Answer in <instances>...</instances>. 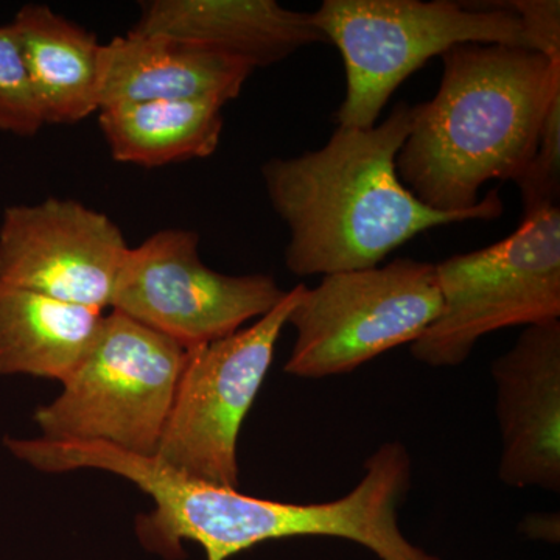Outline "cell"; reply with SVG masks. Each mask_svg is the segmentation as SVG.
<instances>
[{
	"mask_svg": "<svg viewBox=\"0 0 560 560\" xmlns=\"http://www.w3.org/2000/svg\"><path fill=\"white\" fill-rule=\"evenodd\" d=\"M412 114L415 105L399 102L372 128L338 127L319 150L272 158L261 167L272 209L289 228L290 272L305 278L366 270L433 228L503 215L497 189L475 208L441 212L401 184L396 160Z\"/></svg>",
	"mask_w": 560,
	"mask_h": 560,
	"instance_id": "cell-1",
	"label": "cell"
},
{
	"mask_svg": "<svg viewBox=\"0 0 560 560\" xmlns=\"http://www.w3.org/2000/svg\"><path fill=\"white\" fill-rule=\"evenodd\" d=\"M441 58L440 88L415 105L396 168L427 208L464 212L489 180L525 175L560 95V60L501 44H459Z\"/></svg>",
	"mask_w": 560,
	"mask_h": 560,
	"instance_id": "cell-2",
	"label": "cell"
},
{
	"mask_svg": "<svg viewBox=\"0 0 560 560\" xmlns=\"http://www.w3.org/2000/svg\"><path fill=\"white\" fill-rule=\"evenodd\" d=\"M312 14L340 50L346 97L338 127L372 128L397 88L459 44L534 50L521 18L501 2L324 0Z\"/></svg>",
	"mask_w": 560,
	"mask_h": 560,
	"instance_id": "cell-3",
	"label": "cell"
},
{
	"mask_svg": "<svg viewBox=\"0 0 560 560\" xmlns=\"http://www.w3.org/2000/svg\"><path fill=\"white\" fill-rule=\"evenodd\" d=\"M411 486L410 452L399 441L385 442L364 463L359 485L326 503H282L224 486H202L191 501L184 536L208 560H228L265 541L291 537L353 541L381 560H441L400 528V508Z\"/></svg>",
	"mask_w": 560,
	"mask_h": 560,
	"instance_id": "cell-4",
	"label": "cell"
},
{
	"mask_svg": "<svg viewBox=\"0 0 560 560\" xmlns=\"http://www.w3.org/2000/svg\"><path fill=\"white\" fill-rule=\"evenodd\" d=\"M186 353L160 331L110 312L60 396L36 411L40 438L156 455Z\"/></svg>",
	"mask_w": 560,
	"mask_h": 560,
	"instance_id": "cell-5",
	"label": "cell"
},
{
	"mask_svg": "<svg viewBox=\"0 0 560 560\" xmlns=\"http://www.w3.org/2000/svg\"><path fill=\"white\" fill-rule=\"evenodd\" d=\"M440 318L410 345L430 368L469 360L486 335L560 319V208L537 210L510 237L436 265Z\"/></svg>",
	"mask_w": 560,
	"mask_h": 560,
	"instance_id": "cell-6",
	"label": "cell"
},
{
	"mask_svg": "<svg viewBox=\"0 0 560 560\" xmlns=\"http://www.w3.org/2000/svg\"><path fill=\"white\" fill-rule=\"evenodd\" d=\"M441 313L436 265L429 261L396 259L324 276L315 289L302 287L287 320L296 341L283 371L308 381L349 374L412 345Z\"/></svg>",
	"mask_w": 560,
	"mask_h": 560,
	"instance_id": "cell-7",
	"label": "cell"
},
{
	"mask_svg": "<svg viewBox=\"0 0 560 560\" xmlns=\"http://www.w3.org/2000/svg\"><path fill=\"white\" fill-rule=\"evenodd\" d=\"M304 283L246 327L187 350L154 458L198 480L238 489L243 422L270 371L280 334Z\"/></svg>",
	"mask_w": 560,
	"mask_h": 560,
	"instance_id": "cell-8",
	"label": "cell"
},
{
	"mask_svg": "<svg viewBox=\"0 0 560 560\" xmlns=\"http://www.w3.org/2000/svg\"><path fill=\"white\" fill-rule=\"evenodd\" d=\"M189 230H162L128 249L110 308L190 350L259 319L287 291L267 275L228 276L209 268Z\"/></svg>",
	"mask_w": 560,
	"mask_h": 560,
	"instance_id": "cell-9",
	"label": "cell"
},
{
	"mask_svg": "<svg viewBox=\"0 0 560 560\" xmlns=\"http://www.w3.org/2000/svg\"><path fill=\"white\" fill-rule=\"evenodd\" d=\"M128 249L120 228L83 202L10 206L0 221V280L103 312Z\"/></svg>",
	"mask_w": 560,
	"mask_h": 560,
	"instance_id": "cell-10",
	"label": "cell"
},
{
	"mask_svg": "<svg viewBox=\"0 0 560 560\" xmlns=\"http://www.w3.org/2000/svg\"><path fill=\"white\" fill-rule=\"evenodd\" d=\"M501 438L499 478L560 492V319L525 327L490 366Z\"/></svg>",
	"mask_w": 560,
	"mask_h": 560,
	"instance_id": "cell-11",
	"label": "cell"
},
{
	"mask_svg": "<svg viewBox=\"0 0 560 560\" xmlns=\"http://www.w3.org/2000/svg\"><path fill=\"white\" fill-rule=\"evenodd\" d=\"M254 70L246 61L186 40L130 31L103 44L98 106L198 98L230 103Z\"/></svg>",
	"mask_w": 560,
	"mask_h": 560,
	"instance_id": "cell-12",
	"label": "cell"
},
{
	"mask_svg": "<svg viewBox=\"0 0 560 560\" xmlns=\"http://www.w3.org/2000/svg\"><path fill=\"white\" fill-rule=\"evenodd\" d=\"M132 32L171 36L267 68L313 44H326L311 13L275 0H153Z\"/></svg>",
	"mask_w": 560,
	"mask_h": 560,
	"instance_id": "cell-13",
	"label": "cell"
},
{
	"mask_svg": "<svg viewBox=\"0 0 560 560\" xmlns=\"http://www.w3.org/2000/svg\"><path fill=\"white\" fill-rule=\"evenodd\" d=\"M9 25L20 44L44 124H79L101 110L103 44L94 33L40 3L22 7Z\"/></svg>",
	"mask_w": 560,
	"mask_h": 560,
	"instance_id": "cell-14",
	"label": "cell"
},
{
	"mask_svg": "<svg viewBox=\"0 0 560 560\" xmlns=\"http://www.w3.org/2000/svg\"><path fill=\"white\" fill-rule=\"evenodd\" d=\"M105 313L0 280V375L65 382L88 355Z\"/></svg>",
	"mask_w": 560,
	"mask_h": 560,
	"instance_id": "cell-15",
	"label": "cell"
},
{
	"mask_svg": "<svg viewBox=\"0 0 560 560\" xmlns=\"http://www.w3.org/2000/svg\"><path fill=\"white\" fill-rule=\"evenodd\" d=\"M224 105L215 98L125 103L101 109L98 125L114 161L164 167L215 153Z\"/></svg>",
	"mask_w": 560,
	"mask_h": 560,
	"instance_id": "cell-16",
	"label": "cell"
},
{
	"mask_svg": "<svg viewBox=\"0 0 560 560\" xmlns=\"http://www.w3.org/2000/svg\"><path fill=\"white\" fill-rule=\"evenodd\" d=\"M44 125L20 44L10 25L0 27V131L31 138Z\"/></svg>",
	"mask_w": 560,
	"mask_h": 560,
	"instance_id": "cell-17",
	"label": "cell"
},
{
	"mask_svg": "<svg viewBox=\"0 0 560 560\" xmlns=\"http://www.w3.org/2000/svg\"><path fill=\"white\" fill-rule=\"evenodd\" d=\"M525 215L558 208L560 197V95L551 102L541 127L539 147L517 183Z\"/></svg>",
	"mask_w": 560,
	"mask_h": 560,
	"instance_id": "cell-18",
	"label": "cell"
},
{
	"mask_svg": "<svg viewBox=\"0 0 560 560\" xmlns=\"http://www.w3.org/2000/svg\"><path fill=\"white\" fill-rule=\"evenodd\" d=\"M501 3L521 18L536 51L551 60H560L559 0H511Z\"/></svg>",
	"mask_w": 560,
	"mask_h": 560,
	"instance_id": "cell-19",
	"label": "cell"
}]
</instances>
